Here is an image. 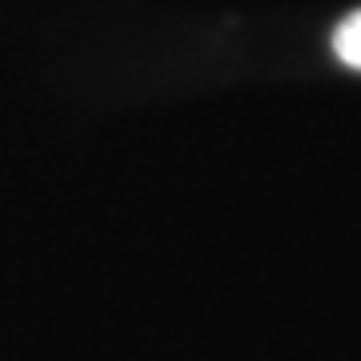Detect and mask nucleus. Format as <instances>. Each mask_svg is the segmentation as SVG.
Wrapping results in <instances>:
<instances>
[{
    "label": "nucleus",
    "instance_id": "1",
    "mask_svg": "<svg viewBox=\"0 0 361 361\" xmlns=\"http://www.w3.org/2000/svg\"><path fill=\"white\" fill-rule=\"evenodd\" d=\"M334 52H337V61L349 68H357L361 73V8L357 13H349L341 25H337L334 32Z\"/></svg>",
    "mask_w": 361,
    "mask_h": 361
}]
</instances>
